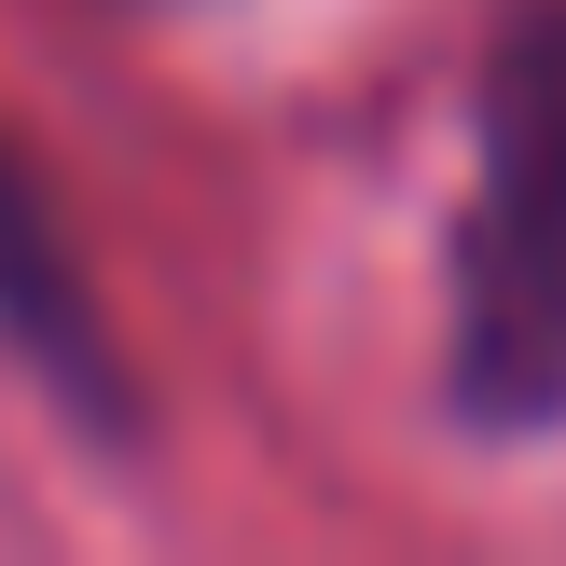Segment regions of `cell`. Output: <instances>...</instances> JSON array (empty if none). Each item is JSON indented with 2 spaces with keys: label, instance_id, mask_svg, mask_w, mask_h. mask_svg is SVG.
<instances>
[{
  "label": "cell",
  "instance_id": "obj_1",
  "mask_svg": "<svg viewBox=\"0 0 566 566\" xmlns=\"http://www.w3.org/2000/svg\"><path fill=\"white\" fill-rule=\"evenodd\" d=\"M457 387L470 415H566V0L512 14L484 70V193L457 249Z\"/></svg>",
  "mask_w": 566,
  "mask_h": 566
}]
</instances>
